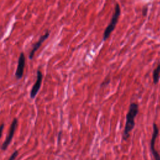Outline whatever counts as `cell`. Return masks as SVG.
Returning a JSON list of instances; mask_svg holds the SVG:
<instances>
[{
	"label": "cell",
	"mask_w": 160,
	"mask_h": 160,
	"mask_svg": "<svg viewBox=\"0 0 160 160\" xmlns=\"http://www.w3.org/2000/svg\"><path fill=\"white\" fill-rule=\"evenodd\" d=\"M4 124H2L1 126H0V138H1V137L2 136V133H3V130L4 129Z\"/></svg>",
	"instance_id": "obj_12"
},
{
	"label": "cell",
	"mask_w": 160,
	"mask_h": 160,
	"mask_svg": "<svg viewBox=\"0 0 160 160\" xmlns=\"http://www.w3.org/2000/svg\"><path fill=\"white\" fill-rule=\"evenodd\" d=\"M110 82V79L109 78H106L104 81L102 82L101 84V87H105V86H106L108 85V84Z\"/></svg>",
	"instance_id": "obj_9"
},
{
	"label": "cell",
	"mask_w": 160,
	"mask_h": 160,
	"mask_svg": "<svg viewBox=\"0 0 160 160\" xmlns=\"http://www.w3.org/2000/svg\"><path fill=\"white\" fill-rule=\"evenodd\" d=\"M153 132L152 137V140H151V143H150V148L151 151H152V153L153 155V157L155 160H160V155L158 153L157 151L155 149L154 145H155V142H156V140L158 136L159 133V130L158 126L156 125V123H153Z\"/></svg>",
	"instance_id": "obj_3"
},
{
	"label": "cell",
	"mask_w": 160,
	"mask_h": 160,
	"mask_svg": "<svg viewBox=\"0 0 160 160\" xmlns=\"http://www.w3.org/2000/svg\"><path fill=\"white\" fill-rule=\"evenodd\" d=\"M138 105L135 103H132L130 105L129 110L126 114V121L125 127L123 134V138L124 140H126L129 137L131 131L134 128L135 125V118L138 113Z\"/></svg>",
	"instance_id": "obj_1"
},
{
	"label": "cell",
	"mask_w": 160,
	"mask_h": 160,
	"mask_svg": "<svg viewBox=\"0 0 160 160\" xmlns=\"http://www.w3.org/2000/svg\"><path fill=\"white\" fill-rule=\"evenodd\" d=\"M147 13H148V8L147 7L143 8V10H142V14H143V15L144 16H146V15H147Z\"/></svg>",
	"instance_id": "obj_11"
},
{
	"label": "cell",
	"mask_w": 160,
	"mask_h": 160,
	"mask_svg": "<svg viewBox=\"0 0 160 160\" xmlns=\"http://www.w3.org/2000/svg\"><path fill=\"white\" fill-rule=\"evenodd\" d=\"M25 66V56L24 53L22 52L19 57L17 69L16 71L15 76L18 79H21L23 76L24 73V69Z\"/></svg>",
	"instance_id": "obj_6"
},
{
	"label": "cell",
	"mask_w": 160,
	"mask_h": 160,
	"mask_svg": "<svg viewBox=\"0 0 160 160\" xmlns=\"http://www.w3.org/2000/svg\"><path fill=\"white\" fill-rule=\"evenodd\" d=\"M17 125H18V121L16 119H13V121L11 123V125L10 126V131H9L8 135L6 137V138L4 141V142L3 143L1 149L3 150H6V148L8 147V146L10 145L11 141L13 139V136H14L15 132L16 131V129L17 128Z\"/></svg>",
	"instance_id": "obj_4"
},
{
	"label": "cell",
	"mask_w": 160,
	"mask_h": 160,
	"mask_svg": "<svg viewBox=\"0 0 160 160\" xmlns=\"http://www.w3.org/2000/svg\"><path fill=\"white\" fill-rule=\"evenodd\" d=\"M18 152L17 151H16V152H15L14 153H13L12 154V155L11 156L10 158L8 160H15V158H16L17 157V156H18Z\"/></svg>",
	"instance_id": "obj_10"
},
{
	"label": "cell",
	"mask_w": 160,
	"mask_h": 160,
	"mask_svg": "<svg viewBox=\"0 0 160 160\" xmlns=\"http://www.w3.org/2000/svg\"><path fill=\"white\" fill-rule=\"evenodd\" d=\"M50 36V32H46L44 35H43L42 36L40 37V38L39 39L38 41L34 44V46L33 47L32 50L30 51L29 55V59L32 60L34 57V55L35 54V53L36 52V51L38 50V49L41 47V46L42 45L43 43L45 41L46 39H48V38Z\"/></svg>",
	"instance_id": "obj_7"
},
{
	"label": "cell",
	"mask_w": 160,
	"mask_h": 160,
	"mask_svg": "<svg viewBox=\"0 0 160 160\" xmlns=\"http://www.w3.org/2000/svg\"><path fill=\"white\" fill-rule=\"evenodd\" d=\"M120 14H121V9H120L119 4L117 3L116 4V5H115L114 11L113 13V15L112 16V19H111L109 23L107 26H106V29L104 31L103 36V41H106V40L108 39L111 34H112V33L114 30L115 28H116V26L119 18Z\"/></svg>",
	"instance_id": "obj_2"
},
{
	"label": "cell",
	"mask_w": 160,
	"mask_h": 160,
	"mask_svg": "<svg viewBox=\"0 0 160 160\" xmlns=\"http://www.w3.org/2000/svg\"><path fill=\"white\" fill-rule=\"evenodd\" d=\"M160 79V63L157 65L153 72V80L154 84L158 83Z\"/></svg>",
	"instance_id": "obj_8"
},
{
	"label": "cell",
	"mask_w": 160,
	"mask_h": 160,
	"mask_svg": "<svg viewBox=\"0 0 160 160\" xmlns=\"http://www.w3.org/2000/svg\"><path fill=\"white\" fill-rule=\"evenodd\" d=\"M42 80H43V74L41 71L38 70L36 81L34 84V85L32 87V90H31V92H30V97L32 98V99L36 97V95L38 94V93L40 89V87H41V85Z\"/></svg>",
	"instance_id": "obj_5"
}]
</instances>
